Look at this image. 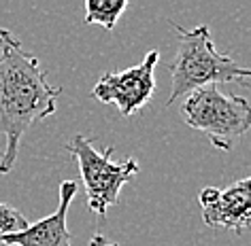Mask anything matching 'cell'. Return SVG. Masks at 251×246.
Masks as SVG:
<instances>
[{
    "instance_id": "1",
    "label": "cell",
    "mask_w": 251,
    "mask_h": 246,
    "mask_svg": "<svg viewBox=\"0 0 251 246\" xmlns=\"http://www.w3.org/2000/svg\"><path fill=\"white\" fill-rule=\"evenodd\" d=\"M60 96L62 87L47 81L39 58L24 51L11 30L0 28V136H4L0 174L11 172L24 134L34 121L53 115Z\"/></svg>"
},
{
    "instance_id": "2",
    "label": "cell",
    "mask_w": 251,
    "mask_h": 246,
    "mask_svg": "<svg viewBox=\"0 0 251 246\" xmlns=\"http://www.w3.org/2000/svg\"><path fill=\"white\" fill-rule=\"evenodd\" d=\"M179 34V49L171 64V96L166 106H173L179 98L219 83H245L251 79V68L236 64L232 58L219 53L213 43L209 26L185 30L173 23Z\"/></svg>"
},
{
    "instance_id": "3",
    "label": "cell",
    "mask_w": 251,
    "mask_h": 246,
    "mask_svg": "<svg viewBox=\"0 0 251 246\" xmlns=\"http://www.w3.org/2000/svg\"><path fill=\"white\" fill-rule=\"evenodd\" d=\"M181 112L192 130L202 132L213 147L224 153L234 149L251 130V104L241 96L219 91L217 85L190 93Z\"/></svg>"
},
{
    "instance_id": "4",
    "label": "cell",
    "mask_w": 251,
    "mask_h": 246,
    "mask_svg": "<svg viewBox=\"0 0 251 246\" xmlns=\"http://www.w3.org/2000/svg\"><path fill=\"white\" fill-rule=\"evenodd\" d=\"M66 151L79 163V174L87 195V208L98 217H104L106 210L117 204L122 187L139 172V161L132 157L126 161H113L115 149L106 147L96 151L94 140L83 134L73 136V140L66 144Z\"/></svg>"
},
{
    "instance_id": "5",
    "label": "cell",
    "mask_w": 251,
    "mask_h": 246,
    "mask_svg": "<svg viewBox=\"0 0 251 246\" xmlns=\"http://www.w3.org/2000/svg\"><path fill=\"white\" fill-rule=\"evenodd\" d=\"M160 53L151 49L141 64L126 68L122 72H106L102 74L92 89V96L102 104L117 106L122 117H132L139 112L155 91L153 70L158 66Z\"/></svg>"
},
{
    "instance_id": "6",
    "label": "cell",
    "mask_w": 251,
    "mask_h": 246,
    "mask_svg": "<svg viewBox=\"0 0 251 246\" xmlns=\"http://www.w3.org/2000/svg\"><path fill=\"white\" fill-rule=\"evenodd\" d=\"M202 221L215 229L241 233L251 227V176L228 187H204L198 195Z\"/></svg>"
},
{
    "instance_id": "7",
    "label": "cell",
    "mask_w": 251,
    "mask_h": 246,
    "mask_svg": "<svg viewBox=\"0 0 251 246\" xmlns=\"http://www.w3.org/2000/svg\"><path fill=\"white\" fill-rule=\"evenodd\" d=\"M79 185L75 180H64L60 185V204L49 217L36 221L26 229L0 236V244L7 246H71V231L66 227L68 208L75 201Z\"/></svg>"
},
{
    "instance_id": "8",
    "label": "cell",
    "mask_w": 251,
    "mask_h": 246,
    "mask_svg": "<svg viewBox=\"0 0 251 246\" xmlns=\"http://www.w3.org/2000/svg\"><path fill=\"white\" fill-rule=\"evenodd\" d=\"M126 9H128V0H87L85 23H90V26L98 23L106 30H113Z\"/></svg>"
},
{
    "instance_id": "9",
    "label": "cell",
    "mask_w": 251,
    "mask_h": 246,
    "mask_svg": "<svg viewBox=\"0 0 251 246\" xmlns=\"http://www.w3.org/2000/svg\"><path fill=\"white\" fill-rule=\"evenodd\" d=\"M26 227H28V219L20 210H15L13 206L0 201V236L17 233V231L26 229Z\"/></svg>"
},
{
    "instance_id": "10",
    "label": "cell",
    "mask_w": 251,
    "mask_h": 246,
    "mask_svg": "<svg viewBox=\"0 0 251 246\" xmlns=\"http://www.w3.org/2000/svg\"><path fill=\"white\" fill-rule=\"evenodd\" d=\"M90 246H119V244H115V242H109L102 233H96V236L92 238V242H90Z\"/></svg>"
}]
</instances>
